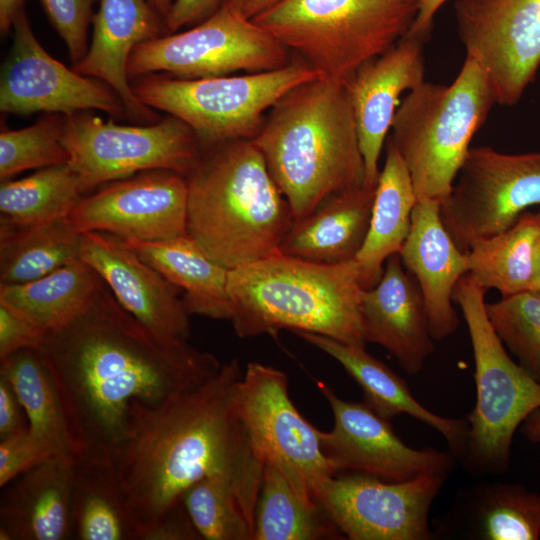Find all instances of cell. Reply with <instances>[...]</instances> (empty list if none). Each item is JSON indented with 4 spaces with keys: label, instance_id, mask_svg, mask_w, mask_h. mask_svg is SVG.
<instances>
[{
    "label": "cell",
    "instance_id": "cell-26",
    "mask_svg": "<svg viewBox=\"0 0 540 540\" xmlns=\"http://www.w3.org/2000/svg\"><path fill=\"white\" fill-rule=\"evenodd\" d=\"M375 188L363 185L329 195L294 220L278 252L325 264L355 259L369 230Z\"/></svg>",
    "mask_w": 540,
    "mask_h": 540
},
{
    "label": "cell",
    "instance_id": "cell-30",
    "mask_svg": "<svg viewBox=\"0 0 540 540\" xmlns=\"http://www.w3.org/2000/svg\"><path fill=\"white\" fill-rule=\"evenodd\" d=\"M71 538L137 540L136 523L112 461L74 459Z\"/></svg>",
    "mask_w": 540,
    "mask_h": 540
},
{
    "label": "cell",
    "instance_id": "cell-43",
    "mask_svg": "<svg viewBox=\"0 0 540 540\" xmlns=\"http://www.w3.org/2000/svg\"><path fill=\"white\" fill-rule=\"evenodd\" d=\"M202 539L188 517L183 503L146 526L138 540H195Z\"/></svg>",
    "mask_w": 540,
    "mask_h": 540
},
{
    "label": "cell",
    "instance_id": "cell-51",
    "mask_svg": "<svg viewBox=\"0 0 540 540\" xmlns=\"http://www.w3.org/2000/svg\"><path fill=\"white\" fill-rule=\"evenodd\" d=\"M536 292L540 293V279H539V284H538V288Z\"/></svg>",
    "mask_w": 540,
    "mask_h": 540
},
{
    "label": "cell",
    "instance_id": "cell-34",
    "mask_svg": "<svg viewBox=\"0 0 540 540\" xmlns=\"http://www.w3.org/2000/svg\"><path fill=\"white\" fill-rule=\"evenodd\" d=\"M342 535L316 502L302 497L276 467L264 465L253 540L340 539Z\"/></svg>",
    "mask_w": 540,
    "mask_h": 540
},
{
    "label": "cell",
    "instance_id": "cell-17",
    "mask_svg": "<svg viewBox=\"0 0 540 540\" xmlns=\"http://www.w3.org/2000/svg\"><path fill=\"white\" fill-rule=\"evenodd\" d=\"M12 28V46L0 77L2 112L69 115L97 109L111 116L126 115L123 102L107 84L66 67L41 46L24 9Z\"/></svg>",
    "mask_w": 540,
    "mask_h": 540
},
{
    "label": "cell",
    "instance_id": "cell-6",
    "mask_svg": "<svg viewBox=\"0 0 540 540\" xmlns=\"http://www.w3.org/2000/svg\"><path fill=\"white\" fill-rule=\"evenodd\" d=\"M496 104L484 69L465 58L450 84L424 81L401 100L388 140L399 152L418 200L449 196L476 132Z\"/></svg>",
    "mask_w": 540,
    "mask_h": 540
},
{
    "label": "cell",
    "instance_id": "cell-5",
    "mask_svg": "<svg viewBox=\"0 0 540 540\" xmlns=\"http://www.w3.org/2000/svg\"><path fill=\"white\" fill-rule=\"evenodd\" d=\"M362 290L354 259L325 264L277 251L229 270L230 321L241 338L289 329L366 346Z\"/></svg>",
    "mask_w": 540,
    "mask_h": 540
},
{
    "label": "cell",
    "instance_id": "cell-37",
    "mask_svg": "<svg viewBox=\"0 0 540 540\" xmlns=\"http://www.w3.org/2000/svg\"><path fill=\"white\" fill-rule=\"evenodd\" d=\"M474 500V533L485 540H537L540 537V495L520 485L488 484Z\"/></svg>",
    "mask_w": 540,
    "mask_h": 540
},
{
    "label": "cell",
    "instance_id": "cell-48",
    "mask_svg": "<svg viewBox=\"0 0 540 540\" xmlns=\"http://www.w3.org/2000/svg\"><path fill=\"white\" fill-rule=\"evenodd\" d=\"M26 0H0V31L2 35L7 34L15 18L20 13Z\"/></svg>",
    "mask_w": 540,
    "mask_h": 540
},
{
    "label": "cell",
    "instance_id": "cell-33",
    "mask_svg": "<svg viewBox=\"0 0 540 540\" xmlns=\"http://www.w3.org/2000/svg\"><path fill=\"white\" fill-rule=\"evenodd\" d=\"M82 233L68 218L31 227H0V284L39 279L81 258Z\"/></svg>",
    "mask_w": 540,
    "mask_h": 540
},
{
    "label": "cell",
    "instance_id": "cell-4",
    "mask_svg": "<svg viewBox=\"0 0 540 540\" xmlns=\"http://www.w3.org/2000/svg\"><path fill=\"white\" fill-rule=\"evenodd\" d=\"M187 233L224 267L278 251L295 218L252 140L205 149L185 176Z\"/></svg>",
    "mask_w": 540,
    "mask_h": 540
},
{
    "label": "cell",
    "instance_id": "cell-3",
    "mask_svg": "<svg viewBox=\"0 0 540 540\" xmlns=\"http://www.w3.org/2000/svg\"><path fill=\"white\" fill-rule=\"evenodd\" d=\"M252 142L295 220L331 194L365 185V165L345 84L301 83L268 111Z\"/></svg>",
    "mask_w": 540,
    "mask_h": 540
},
{
    "label": "cell",
    "instance_id": "cell-42",
    "mask_svg": "<svg viewBox=\"0 0 540 540\" xmlns=\"http://www.w3.org/2000/svg\"><path fill=\"white\" fill-rule=\"evenodd\" d=\"M47 334L23 312L0 301V359L22 349H40Z\"/></svg>",
    "mask_w": 540,
    "mask_h": 540
},
{
    "label": "cell",
    "instance_id": "cell-38",
    "mask_svg": "<svg viewBox=\"0 0 540 540\" xmlns=\"http://www.w3.org/2000/svg\"><path fill=\"white\" fill-rule=\"evenodd\" d=\"M64 116L50 114L31 126L0 133V179L15 174L69 162V153L62 143Z\"/></svg>",
    "mask_w": 540,
    "mask_h": 540
},
{
    "label": "cell",
    "instance_id": "cell-46",
    "mask_svg": "<svg viewBox=\"0 0 540 540\" xmlns=\"http://www.w3.org/2000/svg\"><path fill=\"white\" fill-rule=\"evenodd\" d=\"M447 0H419L416 17L406 35L425 41L433 28L437 11Z\"/></svg>",
    "mask_w": 540,
    "mask_h": 540
},
{
    "label": "cell",
    "instance_id": "cell-39",
    "mask_svg": "<svg viewBox=\"0 0 540 540\" xmlns=\"http://www.w3.org/2000/svg\"><path fill=\"white\" fill-rule=\"evenodd\" d=\"M486 312L503 344L540 382V293L528 291L486 302Z\"/></svg>",
    "mask_w": 540,
    "mask_h": 540
},
{
    "label": "cell",
    "instance_id": "cell-21",
    "mask_svg": "<svg viewBox=\"0 0 540 540\" xmlns=\"http://www.w3.org/2000/svg\"><path fill=\"white\" fill-rule=\"evenodd\" d=\"M364 339L391 354L409 375L419 373L434 351L425 302L399 253L384 264L378 283L361 292Z\"/></svg>",
    "mask_w": 540,
    "mask_h": 540
},
{
    "label": "cell",
    "instance_id": "cell-9",
    "mask_svg": "<svg viewBox=\"0 0 540 540\" xmlns=\"http://www.w3.org/2000/svg\"><path fill=\"white\" fill-rule=\"evenodd\" d=\"M317 77L322 76L299 59L279 69L245 75L182 79L149 74L131 84L143 104L190 126L205 149L252 140L279 98Z\"/></svg>",
    "mask_w": 540,
    "mask_h": 540
},
{
    "label": "cell",
    "instance_id": "cell-8",
    "mask_svg": "<svg viewBox=\"0 0 540 540\" xmlns=\"http://www.w3.org/2000/svg\"><path fill=\"white\" fill-rule=\"evenodd\" d=\"M486 291L465 274L453 295L467 325L475 363L476 404L467 417L469 434L461 460L476 476L505 473L517 428L540 409V382L505 350L486 312Z\"/></svg>",
    "mask_w": 540,
    "mask_h": 540
},
{
    "label": "cell",
    "instance_id": "cell-29",
    "mask_svg": "<svg viewBox=\"0 0 540 540\" xmlns=\"http://www.w3.org/2000/svg\"><path fill=\"white\" fill-rule=\"evenodd\" d=\"M468 276L502 297L537 291L540 213H523L508 229L476 241L467 252Z\"/></svg>",
    "mask_w": 540,
    "mask_h": 540
},
{
    "label": "cell",
    "instance_id": "cell-12",
    "mask_svg": "<svg viewBox=\"0 0 540 540\" xmlns=\"http://www.w3.org/2000/svg\"><path fill=\"white\" fill-rule=\"evenodd\" d=\"M234 403L257 457L280 470L302 497L315 502L319 485L335 473L321 450L319 429L289 396L286 374L249 362L236 384Z\"/></svg>",
    "mask_w": 540,
    "mask_h": 540
},
{
    "label": "cell",
    "instance_id": "cell-49",
    "mask_svg": "<svg viewBox=\"0 0 540 540\" xmlns=\"http://www.w3.org/2000/svg\"><path fill=\"white\" fill-rule=\"evenodd\" d=\"M522 433L533 443L540 442V409L531 413L522 425Z\"/></svg>",
    "mask_w": 540,
    "mask_h": 540
},
{
    "label": "cell",
    "instance_id": "cell-10",
    "mask_svg": "<svg viewBox=\"0 0 540 540\" xmlns=\"http://www.w3.org/2000/svg\"><path fill=\"white\" fill-rule=\"evenodd\" d=\"M62 143L84 193L148 170L186 176L202 148L182 120L168 117L148 125H118L90 113L64 115Z\"/></svg>",
    "mask_w": 540,
    "mask_h": 540
},
{
    "label": "cell",
    "instance_id": "cell-20",
    "mask_svg": "<svg viewBox=\"0 0 540 540\" xmlns=\"http://www.w3.org/2000/svg\"><path fill=\"white\" fill-rule=\"evenodd\" d=\"M424 41L405 35L362 65L345 83L365 165V186L375 188L379 158L403 93L425 81Z\"/></svg>",
    "mask_w": 540,
    "mask_h": 540
},
{
    "label": "cell",
    "instance_id": "cell-50",
    "mask_svg": "<svg viewBox=\"0 0 540 540\" xmlns=\"http://www.w3.org/2000/svg\"><path fill=\"white\" fill-rule=\"evenodd\" d=\"M175 0H148V2L164 17L168 15Z\"/></svg>",
    "mask_w": 540,
    "mask_h": 540
},
{
    "label": "cell",
    "instance_id": "cell-18",
    "mask_svg": "<svg viewBox=\"0 0 540 540\" xmlns=\"http://www.w3.org/2000/svg\"><path fill=\"white\" fill-rule=\"evenodd\" d=\"M186 177L148 170L83 196L67 216L80 233L100 231L123 241H158L187 233Z\"/></svg>",
    "mask_w": 540,
    "mask_h": 540
},
{
    "label": "cell",
    "instance_id": "cell-44",
    "mask_svg": "<svg viewBox=\"0 0 540 540\" xmlns=\"http://www.w3.org/2000/svg\"><path fill=\"white\" fill-rule=\"evenodd\" d=\"M222 2L223 0H175L164 19L163 35L175 33L186 25L206 19Z\"/></svg>",
    "mask_w": 540,
    "mask_h": 540
},
{
    "label": "cell",
    "instance_id": "cell-35",
    "mask_svg": "<svg viewBox=\"0 0 540 540\" xmlns=\"http://www.w3.org/2000/svg\"><path fill=\"white\" fill-rule=\"evenodd\" d=\"M84 195L69 163L42 168L18 180H3L0 227H31L65 218Z\"/></svg>",
    "mask_w": 540,
    "mask_h": 540
},
{
    "label": "cell",
    "instance_id": "cell-45",
    "mask_svg": "<svg viewBox=\"0 0 540 540\" xmlns=\"http://www.w3.org/2000/svg\"><path fill=\"white\" fill-rule=\"evenodd\" d=\"M28 428L25 410L12 385L0 375V440Z\"/></svg>",
    "mask_w": 540,
    "mask_h": 540
},
{
    "label": "cell",
    "instance_id": "cell-41",
    "mask_svg": "<svg viewBox=\"0 0 540 540\" xmlns=\"http://www.w3.org/2000/svg\"><path fill=\"white\" fill-rule=\"evenodd\" d=\"M59 453L29 428L0 440V487Z\"/></svg>",
    "mask_w": 540,
    "mask_h": 540
},
{
    "label": "cell",
    "instance_id": "cell-7",
    "mask_svg": "<svg viewBox=\"0 0 540 540\" xmlns=\"http://www.w3.org/2000/svg\"><path fill=\"white\" fill-rule=\"evenodd\" d=\"M419 0H283L252 20L322 77L345 84L411 27Z\"/></svg>",
    "mask_w": 540,
    "mask_h": 540
},
{
    "label": "cell",
    "instance_id": "cell-2",
    "mask_svg": "<svg viewBox=\"0 0 540 540\" xmlns=\"http://www.w3.org/2000/svg\"><path fill=\"white\" fill-rule=\"evenodd\" d=\"M242 375L239 361L232 359L193 389L153 404L131 402L112 463L137 540L142 529L181 505L185 491L209 474L229 476L255 514L264 464L235 408V387Z\"/></svg>",
    "mask_w": 540,
    "mask_h": 540
},
{
    "label": "cell",
    "instance_id": "cell-36",
    "mask_svg": "<svg viewBox=\"0 0 540 540\" xmlns=\"http://www.w3.org/2000/svg\"><path fill=\"white\" fill-rule=\"evenodd\" d=\"M182 503L202 539L253 540L254 514L226 474L202 477L185 491Z\"/></svg>",
    "mask_w": 540,
    "mask_h": 540
},
{
    "label": "cell",
    "instance_id": "cell-40",
    "mask_svg": "<svg viewBox=\"0 0 540 540\" xmlns=\"http://www.w3.org/2000/svg\"><path fill=\"white\" fill-rule=\"evenodd\" d=\"M52 26L64 41L73 65L87 52L92 8L97 0H40Z\"/></svg>",
    "mask_w": 540,
    "mask_h": 540
},
{
    "label": "cell",
    "instance_id": "cell-32",
    "mask_svg": "<svg viewBox=\"0 0 540 540\" xmlns=\"http://www.w3.org/2000/svg\"><path fill=\"white\" fill-rule=\"evenodd\" d=\"M0 361V375L12 385L25 410L30 431L59 453L75 455L63 399L41 351L22 349Z\"/></svg>",
    "mask_w": 540,
    "mask_h": 540
},
{
    "label": "cell",
    "instance_id": "cell-22",
    "mask_svg": "<svg viewBox=\"0 0 540 540\" xmlns=\"http://www.w3.org/2000/svg\"><path fill=\"white\" fill-rule=\"evenodd\" d=\"M92 23L91 44L73 68L107 84L123 102L129 118L156 122L153 109L133 92L128 62L138 44L163 35L164 17L148 0H100Z\"/></svg>",
    "mask_w": 540,
    "mask_h": 540
},
{
    "label": "cell",
    "instance_id": "cell-14",
    "mask_svg": "<svg viewBox=\"0 0 540 540\" xmlns=\"http://www.w3.org/2000/svg\"><path fill=\"white\" fill-rule=\"evenodd\" d=\"M448 474H425L387 481L352 473L331 476L314 494L315 502L350 540H428V515Z\"/></svg>",
    "mask_w": 540,
    "mask_h": 540
},
{
    "label": "cell",
    "instance_id": "cell-11",
    "mask_svg": "<svg viewBox=\"0 0 540 540\" xmlns=\"http://www.w3.org/2000/svg\"><path fill=\"white\" fill-rule=\"evenodd\" d=\"M288 52L252 19L222 2L194 28L138 44L129 58L128 75L136 79L163 72L199 79L269 71L287 66Z\"/></svg>",
    "mask_w": 540,
    "mask_h": 540
},
{
    "label": "cell",
    "instance_id": "cell-24",
    "mask_svg": "<svg viewBox=\"0 0 540 540\" xmlns=\"http://www.w3.org/2000/svg\"><path fill=\"white\" fill-rule=\"evenodd\" d=\"M74 459L58 454L2 487L0 540L71 538Z\"/></svg>",
    "mask_w": 540,
    "mask_h": 540
},
{
    "label": "cell",
    "instance_id": "cell-15",
    "mask_svg": "<svg viewBox=\"0 0 540 540\" xmlns=\"http://www.w3.org/2000/svg\"><path fill=\"white\" fill-rule=\"evenodd\" d=\"M457 34L486 72L496 104L513 106L540 67V0H457Z\"/></svg>",
    "mask_w": 540,
    "mask_h": 540
},
{
    "label": "cell",
    "instance_id": "cell-27",
    "mask_svg": "<svg viewBox=\"0 0 540 540\" xmlns=\"http://www.w3.org/2000/svg\"><path fill=\"white\" fill-rule=\"evenodd\" d=\"M168 281L184 290L190 315L231 320L229 269L214 261L188 233L158 241H124Z\"/></svg>",
    "mask_w": 540,
    "mask_h": 540
},
{
    "label": "cell",
    "instance_id": "cell-25",
    "mask_svg": "<svg viewBox=\"0 0 540 540\" xmlns=\"http://www.w3.org/2000/svg\"><path fill=\"white\" fill-rule=\"evenodd\" d=\"M294 333L335 359L358 383L364 402L378 415L387 420L401 414L411 416L438 431L452 455L463 458L469 434L468 418H448L428 410L415 399L406 382L369 354L365 346L345 344L311 332Z\"/></svg>",
    "mask_w": 540,
    "mask_h": 540
},
{
    "label": "cell",
    "instance_id": "cell-16",
    "mask_svg": "<svg viewBox=\"0 0 540 540\" xmlns=\"http://www.w3.org/2000/svg\"><path fill=\"white\" fill-rule=\"evenodd\" d=\"M316 385L328 401L334 424L318 430L321 450L336 474L352 471L387 481H407L425 474H449L452 453L434 448L408 446L395 433L390 420L378 415L365 402L340 398L325 382Z\"/></svg>",
    "mask_w": 540,
    "mask_h": 540
},
{
    "label": "cell",
    "instance_id": "cell-13",
    "mask_svg": "<svg viewBox=\"0 0 540 540\" xmlns=\"http://www.w3.org/2000/svg\"><path fill=\"white\" fill-rule=\"evenodd\" d=\"M540 205V152L510 154L471 147L449 196L442 221L465 253L476 241L511 227L525 210Z\"/></svg>",
    "mask_w": 540,
    "mask_h": 540
},
{
    "label": "cell",
    "instance_id": "cell-47",
    "mask_svg": "<svg viewBox=\"0 0 540 540\" xmlns=\"http://www.w3.org/2000/svg\"><path fill=\"white\" fill-rule=\"evenodd\" d=\"M283 0H223V3L248 19H253Z\"/></svg>",
    "mask_w": 540,
    "mask_h": 540
},
{
    "label": "cell",
    "instance_id": "cell-31",
    "mask_svg": "<svg viewBox=\"0 0 540 540\" xmlns=\"http://www.w3.org/2000/svg\"><path fill=\"white\" fill-rule=\"evenodd\" d=\"M104 284L83 259L23 284H0V301L15 307L47 332L81 314Z\"/></svg>",
    "mask_w": 540,
    "mask_h": 540
},
{
    "label": "cell",
    "instance_id": "cell-19",
    "mask_svg": "<svg viewBox=\"0 0 540 540\" xmlns=\"http://www.w3.org/2000/svg\"><path fill=\"white\" fill-rule=\"evenodd\" d=\"M81 259L102 278L116 300L158 338L188 342L190 314L179 289L123 240L109 233H82Z\"/></svg>",
    "mask_w": 540,
    "mask_h": 540
},
{
    "label": "cell",
    "instance_id": "cell-28",
    "mask_svg": "<svg viewBox=\"0 0 540 540\" xmlns=\"http://www.w3.org/2000/svg\"><path fill=\"white\" fill-rule=\"evenodd\" d=\"M418 199L411 176L394 145L386 141V156L375 188L369 230L355 257L363 289L380 280L386 260L399 253L411 228Z\"/></svg>",
    "mask_w": 540,
    "mask_h": 540
},
{
    "label": "cell",
    "instance_id": "cell-1",
    "mask_svg": "<svg viewBox=\"0 0 540 540\" xmlns=\"http://www.w3.org/2000/svg\"><path fill=\"white\" fill-rule=\"evenodd\" d=\"M61 393L75 456L112 461L133 400L157 403L193 389L222 364L189 342L164 341L104 283L90 305L48 332L39 349Z\"/></svg>",
    "mask_w": 540,
    "mask_h": 540
},
{
    "label": "cell",
    "instance_id": "cell-23",
    "mask_svg": "<svg viewBox=\"0 0 540 540\" xmlns=\"http://www.w3.org/2000/svg\"><path fill=\"white\" fill-rule=\"evenodd\" d=\"M405 269L421 290L431 335L440 341L459 326L453 306L458 281L468 272L467 253L447 231L440 214V202L418 200L412 213L410 232L399 252Z\"/></svg>",
    "mask_w": 540,
    "mask_h": 540
}]
</instances>
